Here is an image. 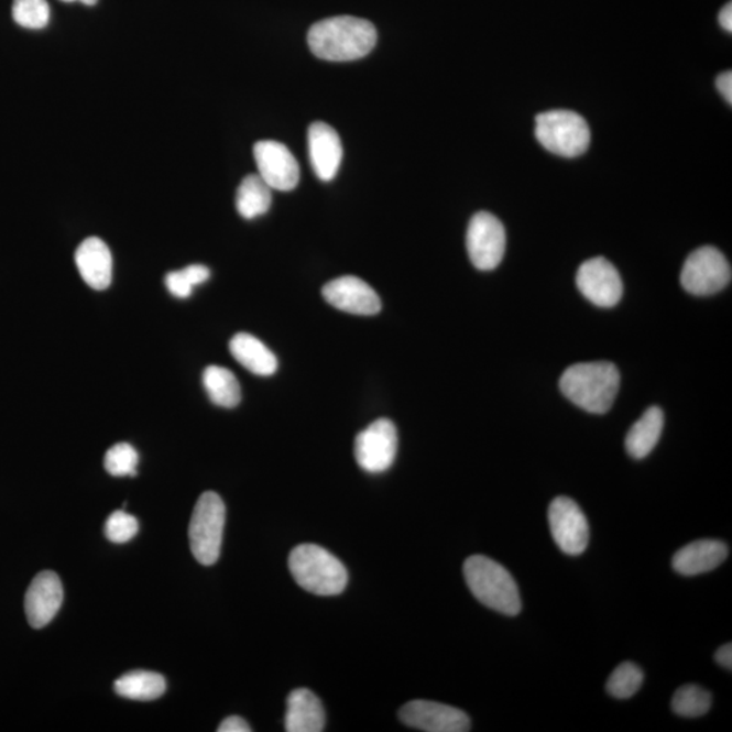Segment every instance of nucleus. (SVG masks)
Instances as JSON below:
<instances>
[{"label": "nucleus", "instance_id": "nucleus-14", "mask_svg": "<svg viewBox=\"0 0 732 732\" xmlns=\"http://www.w3.org/2000/svg\"><path fill=\"white\" fill-rule=\"evenodd\" d=\"M321 295L332 307L348 314L372 316L382 309L378 293L364 280L354 275H343L330 281L324 286Z\"/></svg>", "mask_w": 732, "mask_h": 732}, {"label": "nucleus", "instance_id": "nucleus-8", "mask_svg": "<svg viewBox=\"0 0 732 732\" xmlns=\"http://www.w3.org/2000/svg\"><path fill=\"white\" fill-rule=\"evenodd\" d=\"M467 250L472 265L479 271H493L505 255V227L494 215L477 214L468 226Z\"/></svg>", "mask_w": 732, "mask_h": 732}, {"label": "nucleus", "instance_id": "nucleus-12", "mask_svg": "<svg viewBox=\"0 0 732 732\" xmlns=\"http://www.w3.org/2000/svg\"><path fill=\"white\" fill-rule=\"evenodd\" d=\"M400 718L408 728L426 732H467L471 730V720L465 711L436 701H409L402 707Z\"/></svg>", "mask_w": 732, "mask_h": 732}, {"label": "nucleus", "instance_id": "nucleus-18", "mask_svg": "<svg viewBox=\"0 0 732 732\" xmlns=\"http://www.w3.org/2000/svg\"><path fill=\"white\" fill-rule=\"evenodd\" d=\"M728 556L729 547L723 542H693L678 550L673 558V568L681 576H700L722 565Z\"/></svg>", "mask_w": 732, "mask_h": 732}, {"label": "nucleus", "instance_id": "nucleus-24", "mask_svg": "<svg viewBox=\"0 0 732 732\" xmlns=\"http://www.w3.org/2000/svg\"><path fill=\"white\" fill-rule=\"evenodd\" d=\"M272 205V187L258 174L243 178L237 192V209L242 218L253 220L265 215Z\"/></svg>", "mask_w": 732, "mask_h": 732}, {"label": "nucleus", "instance_id": "nucleus-28", "mask_svg": "<svg viewBox=\"0 0 732 732\" xmlns=\"http://www.w3.org/2000/svg\"><path fill=\"white\" fill-rule=\"evenodd\" d=\"M13 19L26 29H44L51 20V9L46 0H14Z\"/></svg>", "mask_w": 732, "mask_h": 732}, {"label": "nucleus", "instance_id": "nucleus-11", "mask_svg": "<svg viewBox=\"0 0 732 732\" xmlns=\"http://www.w3.org/2000/svg\"><path fill=\"white\" fill-rule=\"evenodd\" d=\"M577 286L597 307L612 308L622 301V277L618 269L602 256L591 258L579 266Z\"/></svg>", "mask_w": 732, "mask_h": 732}, {"label": "nucleus", "instance_id": "nucleus-30", "mask_svg": "<svg viewBox=\"0 0 732 732\" xmlns=\"http://www.w3.org/2000/svg\"><path fill=\"white\" fill-rule=\"evenodd\" d=\"M138 520L124 511L111 513L107 524H105V535L111 543L124 544L131 542L138 535Z\"/></svg>", "mask_w": 732, "mask_h": 732}, {"label": "nucleus", "instance_id": "nucleus-6", "mask_svg": "<svg viewBox=\"0 0 732 732\" xmlns=\"http://www.w3.org/2000/svg\"><path fill=\"white\" fill-rule=\"evenodd\" d=\"M536 138L555 155L577 157L590 143V129L581 114L570 110H550L536 117Z\"/></svg>", "mask_w": 732, "mask_h": 732}, {"label": "nucleus", "instance_id": "nucleus-13", "mask_svg": "<svg viewBox=\"0 0 732 732\" xmlns=\"http://www.w3.org/2000/svg\"><path fill=\"white\" fill-rule=\"evenodd\" d=\"M254 157L258 175L272 189L289 192L298 185L301 167L285 144L262 140L254 145Z\"/></svg>", "mask_w": 732, "mask_h": 732}, {"label": "nucleus", "instance_id": "nucleus-19", "mask_svg": "<svg viewBox=\"0 0 732 732\" xmlns=\"http://www.w3.org/2000/svg\"><path fill=\"white\" fill-rule=\"evenodd\" d=\"M324 706L312 690L296 689L286 700L285 731L320 732L325 730Z\"/></svg>", "mask_w": 732, "mask_h": 732}, {"label": "nucleus", "instance_id": "nucleus-2", "mask_svg": "<svg viewBox=\"0 0 732 732\" xmlns=\"http://www.w3.org/2000/svg\"><path fill=\"white\" fill-rule=\"evenodd\" d=\"M559 386L567 400L584 412L605 414L619 394V369L608 361L581 362L566 369Z\"/></svg>", "mask_w": 732, "mask_h": 732}, {"label": "nucleus", "instance_id": "nucleus-29", "mask_svg": "<svg viewBox=\"0 0 732 732\" xmlns=\"http://www.w3.org/2000/svg\"><path fill=\"white\" fill-rule=\"evenodd\" d=\"M103 465L111 477H136L139 454L132 445L117 444L108 450Z\"/></svg>", "mask_w": 732, "mask_h": 732}, {"label": "nucleus", "instance_id": "nucleus-4", "mask_svg": "<svg viewBox=\"0 0 732 732\" xmlns=\"http://www.w3.org/2000/svg\"><path fill=\"white\" fill-rule=\"evenodd\" d=\"M289 570L301 588L316 596H338L347 589V567L315 544H302L292 550Z\"/></svg>", "mask_w": 732, "mask_h": 732}, {"label": "nucleus", "instance_id": "nucleus-27", "mask_svg": "<svg viewBox=\"0 0 732 732\" xmlns=\"http://www.w3.org/2000/svg\"><path fill=\"white\" fill-rule=\"evenodd\" d=\"M210 271L204 265H190L183 271L172 272L166 275V286L173 296L187 298L192 296L195 286L207 283Z\"/></svg>", "mask_w": 732, "mask_h": 732}, {"label": "nucleus", "instance_id": "nucleus-16", "mask_svg": "<svg viewBox=\"0 0 732 732\" xmlns=\"http://www.w3.org/2000/svg\"><path fill=\"white\" fill-rule=\"evenodd\" d=\"M308 151L316 177L326 183L336 178L343 157L341 138L336 129L326 122H314L308 129Z\"/></svg>", "mask_w": 732, "mask_h": 732}, {"label": "nucleus", "instance_id": "nucleus-25", "mask_svg": "<svg viewBox=\"0 0 732 732\" xmlns=\"http://www.w3.org/2000/svg\"><path fill=\"white\" fill-rule=\"evenodd\" d=\"M711 707L712 695L699 685H684L671 700V710L684 718L702 717Z\"/></svg>", "mask_w": 732, "mask_h": 732}, {"label": "nucleus", "instance_id": "nucleus-22", "mask_svg": "<svg viewBox=\"0 0 732 732\" xmlns=\"http://www.w3.org/2000/svg\"><path fill=\"white\" fill-rule=\"evenodd\" d=\"M166 688L165 677L160 673L144 670L127 673L114 682L117 695L139 701L160 699L165 695Z\"/></svg>", "mask_w": 732, "mask_h": 732}, {"label": "nucleus", "instance_id": "nucleus-35", "mask_svg": "<svg viewBox=\"0 0 732 732\" xmlns=\"http://www.w3.org/2000/svg\"><path fill=\"white\" fill-rule=\"evenodd\" d=\"M62 2H66V3L81 2L86 6H94L98 2V0H62Z\"/></svg>", "mask_w": 732, "mask_h": 732}, {"label": "nucleus", "instance_id": "nucleus-33", "mask_svg": "<svg viewBox=\"0 0 732 732\" xmlns=\"http://www.w3.org/2000/svg\"><path fill=\"white\" fill-rule=\"evenodd\" d=\"M714 660L718 662V664L724 669L731 670L732 669V644L728 643L724 644V646L720 647L714 654Z\"/></svg>", "mask_w": 732, "mask_h": 732}, {"label": "nucleus", "instance_id": "nucleus-3", "mask_svg": "<svg viewBox=\"0 0 732 732\" xmlns=\"http://www.w3.org/2000/svg\"><path fill=\"white\" fill-rule=\"evenodd\" d=\"M465 578L476 599L493 611L517 616L523 608L517 582L512 573L495 560L473 555L465 564Z\"/></svg>", "mask_w": 732, "mask_h": 732}, {"label": "nucleus", "instance_id": "nucleus-23", "mask_svg": "<svg viewBox=\"0 0 732 732\" xmlns=\"http://www.w3.org/2000/svg\"><path fill=\"white\" fill-rule=\"evenodd\" d=\"M205 391L216 406L225 408L237 407L242 401V390L236 374L230 369L210 365L203 374Z\"/></svg>", "mask_w": 732, "mask_h": 732}, {"label": "nucleus", "instance_id": "nucleus-31", "mask_svg": "<svg viewBox=\"0 0 732 732\" xmlns=\"http://www.w3.org/2000/svg\"><path fill=\"white\" fill-rule=\"evenodd\" d=\"M219 732H250V725L240 717H230L222 720L218 729Z\"/></svg>", "mask_w": 732, "mask_h": 732}, {"label": "nucleus", "instance_id": "nucleus-32", "mask_svg": "<svg viewBox=\"0 0 732 732\" xmlns=\"http://www.w3.org/2000/svg\"><path fill=\"white\" fill-rule=\"evenodd\" d=\"M718 90L722 92L725 101L730 105L732 102V73L725 72L720 74L717 79Z\"/></svg>", "mask_w": 732, "mask_h": 732}, {"label": "nucleus", "instance_id": "nucleus-20", "mask_svg": "<svg viewBox=\"0 0 732 732\" xmlns=\"http://www.w3.org/2000/svg\"><path fill=\"white\" fill-rule=\"evenodd\" d=\"M230 351L240 365L256 376H272L277 371L278 361L273 351L251 334H237L231 339Z\"/></svg>", "mask_w": 732, "mask_h": 732}, {"label": "nucleus", "instance_id": "nucleus-17", "mask_svg": "<svg viewBox=\"0 0 732 732\" xmlns=\"http://www.w3.org/2000/svg\"><path fill=\"white\" fill-rule=\"evenodd\" d=\"M76 267L90 288L108 289L113 280V256L103 240L91 237L80 243L75 253Z\"/></svg>", "mask_w": 732, "mask_h": 732}, {"label": "nucleus", "instance_id": "nucleus-26", "mask_svg": "<svg viewBox=\"0 0 732 732\" xmlns=\"http://www.w3.org/2000/svg\"><path fill=\"white\" fill-rule=\"evenodd\" d=\"M643 678V671L640 666L632 664V662H624L609 677L607 690L609 695L616 697V699H630V697L634 696L641 689Z\"/></svg>", "mask_w": 732, "mask_h": 732}, {"label": "nucleus", "instance_id": "nucleus-21", "mask_svg": "<svg viewBox=\"0 0 732 732\" xmlns=\"http://www.w3.org/2000/svg\"><path fill=\"white\" fill-rule=\"evenodd\" d=\"M664 425L665 415L662 408L657 406L647 408L625 437V449L631 458L636 460L647 458L657 447Z\"/></svg>", "mask_w": 732, "mask_h": 732}, {"label": "nucleus", "instance_id": "nucleus-34", "mask_svg": "<svg viewBox=\"0 0 732 732\" xmlns=\"http://www.w3.org/2000/svg\"><path fill=\"white\" fill-rule=\"evenodd\" d=\"M719 22L720 25L724 29V31H728L729 33L732 32V6L731 3H728L724 6L722 11H720L719 14Z\"/></svg>", "mask_w": 732, "mask_h": 732}, {"label": "nucleus", "instance_id": "nucleus-5", "mask_svg": "<svg viewBox=\"0 0 732 732\" xmlns=\"http://www.w3.org/2000/svg\"><path fill=\"white\" fill-rule=\"evenodd\" d=\"M225 525V502L207 491L198 498L189 525L190 549L198 564L212 566L219 560Z\"/></svg>", "mask_w": 732, "mask_h": 732}, {"label": "nucleus", "instance_id": "nucleus-15", "mask_svg": "<svg viewBox=\"0 0 732 732\" xmlns=\"http://www.w3.org/2000/svg\"><path fill=\"white\" fill-rule=\"evenodd\" d=\"M63 586L54 571H43L34 577L25 597V613L33 629H43L56 616L63 604Z\"/></svg>", "mask_w": 732, "mask_h": 732}, {"label": "nucleus", "instance_id": "nucleus-7", "mask_svg": "<svg viewBox=\"0 0 732 732\" xmlns=\"http://www.w3.org/2000/svg\"><path fill=\"white\" fill-rule=\"evenodd\" d=\"M731 266L722 253L712 245L693 251L685 261L681 272L682 288L695 296H710L731 283Z\"/></svg>", "mask_w": 732, "mask_h": 732}, {"label": "nucleus", "instance_id": "nucleus-10", "mask_svg": "<svg viewBox=\"0 0 732 732\" xmlns=\"http://www.w3.org/2000/svg\"><path fill=\"white\" fill-rule=\"evenodd\" d=\"M397 454V431L390 419H378L356 437L354 456L362 470L380 473L394 465Z\"/></svg>", "mask_w": 732, "mask_h": 732}, {"label": "nucleus", "instance_id": "nucleus-1", "mask_svg": "<svg viewBox=\"0 0 732 732\" xmlns=\"http://www.w3.org/2000/svg\"><path fill=\"white\" fill-rule=\"evenodd\" d=\"M307 40L316 57L327 62H353L371 54L378 43V32L372 22L339 15L315 23Z\"/></svg>", "mask_w": 732, "mask_h": 732}, {"label": "nucleus", "instance_id": "nucleus-9", "mask_svg": "<svg viewBox=\"0 0 732 732\" xmlns=\"http://www.w3.org/2000/svg\"><path fill=\"white\" fill-rule=\"evenodd\" d=\"M550 535L561 553L577 556L589 546L590 529L588 518L571 498L558 496L548 509Z\"/></svg>", "mask_w": 732, "mask_h": 732}]
</instances>
